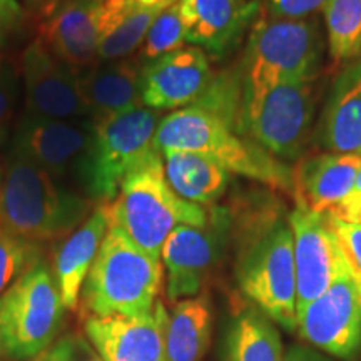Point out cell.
<instances>
[{
    "label": "cell",
    "instance_id": "obj_1",
    "mask_svg": "<svg viewBox=\"0 0 361 361\" xmlns=\"http://www.w3.org/2000/svg\"><path fill=\"white\" fill-rule=\"evenodd\" d=\"M238 283L256 310L286 331H296V271L293 231L278 209L256 211L238 252Z\"/></svg>",
    "mask_w": 361,
    "mask_h": 361
},
{
    "label": "cell",
    "instance_id": "obj_2",
    "mask_svg": "<svg viewBox=\"0 0 361 361\" xmlns=\"http://www.w3.org/2000/svg\"><path fill=\"white\" fill-rule=\"evenodd\" d=\"M92 214V200L71 191L13 149L0 186V229L29 243L66 236Z\"/></svg>",
    "mask_w": 361,
    "mask_h": 361
},
{
    "label": "cell",
    "instance_id": "obj_3",
    "mask_svg": "<svg viewBox=\"0 0 361 361\" xmlns=\"http://www.w3.org/2000/svg\"><path fill=\"white\" fill-rule=\"evenodd\" d=\"M154 144L161 154L192 152L214 161L229 174L245 176L266 186L290 192L291 171L252 139H245L226 121L200 106H189L164 116Z\"/></svg>",
    "mask_w": 361,
    "mask_h": 361
},
{
    "label": "cell",
    "instance_id": "obj_4",
    "mask_svg": "<svg viewBox=\"0 0 361 361\" xmlns=\"http://www.w3.org/2000/svg\"><path fill=\"white\" fill-rule=\"evenodd\" d=\"M109 226H116L135 246L161 259L166 239L180 224L202 226L207 207L180 200L169 186L159 151L139 162L121 184L114 201L106 202Z\"/></svg>",
    "mask_w": 361,
    "mask_h": 361
},
{
    "label": "cell",
    "instance_id": "obj_5",
    "mask_svg": "<svg viewBox=\"0 0 361 361\" xmlns=\"http://www.w3.org/2000/svg\"><path fill=\"white\" fill-rule=\"evenodd\" d=\"M323 39L314 19H261L251 27L243 57V109L258 106L271 87L314 80L322 66ZM243 116V117H245Z\"/></svg>",
    "mask_w": 361,
    "mask_h": 361
},
{
    "label": "cell",
    "instance_id": "obj_6",
    "mask_svg": "<svg viewBox=\"0 0 361 361\" xmlns=\"http://www.w3.org/2000/svg\"><path fill=\"white\" fill-rule=\"evenodd\" d=\"M162 263L135 246L116 226L85 278L80 300L89 316H139L152 311L162 286Z\"/></svg>",
    "mask_w": 361,
    "mask_h": 361
},
{
    "label": "cell",
    "instance_id": "obj_7",
    "mask_svg": "<svg viewBox=\"0 0 361 361\" xmlns=\"http://www.w3.org/2000/svg\"><path fill=\"white\" fill-rule=\"evenodd\" d=\"M64 314L56 278L35 264L0 296L2 350L17 360L44 353L59 333Z\"/></svg>",
    "mask_w": 361,
    "mask_h": 361
},
{
    "label": "cell",
    "instance_id": "obj_8",
    "mask_svg": "<svg viewBox=\"0 0 361 361\" xmlns=\"http://www.w3.org/2000/svg\"><path fill=\"white\" fill-rule=\"evenodd\" d=\"M162 117L159 111L139 106L96 124L87 179L89 200L111 202L119 194L126 176L157 151L154 137Z\"/></svg>",
    "mask_w": 361,
    "mask_h": 361
},
{
    "label": "cell",
    "instance_id": "obj_9",
    "mask_svg": "<svg viewBox=\"0 0 361 361\" xmlns=\"http://www.w3.org/2000/svg\"><path fill=\"white\" fill-rule=\"evenodd\" d=\"M316 109L314 80H293L271 87L245 116L247 134L271 156L303 157Z\"/></svg>",
    "mask_w": 361,
    "mask_h": 361
},
{
    "label": "cell",
    "instance_id": "obj_10",
    "mask_svg": "<svg viewBox=\"0 0 361 361\" xmlns=\"http://www.w3.org/2000/svg\"><path fill=\"white\" fill-rule=\"evenodd\" d=\"M94 137L96 124L92 119L61 121L29 114L16 130L13 149L56 179H72L85 191Z\"/></svg>",
    "mask_w": 361,
    "mask_h": 361
},
{
    "label": "cell",
    "instance_id": "obj_11",
    "mask_svg": "<svg viewBox=\"0 0 361 361\" xmlns=\"http://www.w3.org/2000/svg\"><path fill=\"white\" fill-rule=\"evenodd\" d=\"M298 335L316 350L353 360L361 348V296L343 258L333 283L298 313Z\"/></svg>",
    "mask_w": 361,
    "mask_h": 361
},
{
    "label": "cell",
    "instance_id": "obj_12",
    "mask_svg": "<svg viewBox=\"0 0 361 361\" xmlns=\"http://www.w3.org/2000/svg\"><path fill=\"white\" fill-rule=\"evenodd\" d=\"M228 228V213L214 207L206 224H180L169 234L162 246L161 263L166 269V293L171 303L202 291L223 251Z\"/></svg>",
    "mask_w": 361,
    "mask_h": 361
},
{
    "label": "cell",
    "instance_id": "obj_13",
    "mask_svg": "<svg viewBox=\"0 0 361 361\" xmlns=\"http://www.w3.org/2000/svg\"><path fill=\"white\" fill-rule=\"evenodd\" d=\"M25 102L30 116L44 119H90L79 72L61 61L40 39L22 54Z\"/></svg>",
    "mask_w": 361,
    "mask_h": 361
},
{
    "label": "cell",
    "instance_id": "obj_14",
    "mask_svg": "<svg viewBox=\"0 0 361 361\" xmlns=\"http://www.w3.org/2000/svg\"><path fill=\"white\" fill-rule=\"evenodd\" d=\"M288 219L295 247L298 316L301 310L328 290L345 255L326 214L295 207L288 214Z\"/></svg>",
    "mask_w": 361,
    "mask_h": 361
},
{
    "label": "cell",
    "instance_id": "obj_15",
    "mask_svg": "<svg viewBox=\"0 0 361 361\" xmlns=\"http://www.w3.org/2000/svg\"><path fill=\"white\" fill-rule=\"evenodd\" d=\"M168 310L157 300L146 314L87 316L84 331L102 361H168Z\"/></svg>",
    "mask_w": 361,
    "mask_h": 361
},
{
    "label": "cell",
    "instance_id": "obj_16",
    "mask_svg": "<svg viewBox=\"0 0 361 361\" xmlns=\"http://www.w3.org/2000/svg\"><path fill=\"white\" fill-rule=\"evenodd\" d=\"M213 84L209 59L200 47H183L147 62L141 69L142 106L178 111L196 106Z\"/></svg>",
    "mask_w": 361,
    "mask_h": 361
},
{
    "label": "cell",
    "instance_id": "obj_17",
    "mask_svg": "<svg viewBox=\"0 0 361 361\" xmlns=\"http://www.w3.org/2000/svg\"><path fill=\"white\" fill-rule=\"evenodd\" d=\"M186 42L213 56H224L255 24L258 0H179Z\"/></svg>",
    "mask_w": 361,
    "mask_h": 361
},
{
    "label": "cell",
    "instance_id": "obj_18",
    "mask_svg": "<svg viewBox=\"0 0 361 361\" xmlns=\"http://www.w3.org/2000/svg\"><path fill=\"white\" fill-rule=\"evenodd\" d=\"M102 0H67L44 22L40 40L74 71H84L99 57Z\"/></svg>",
    "mask_w": 361,
    "mask_h": 361
},
{
    "label": "cell",
    "instance_id": "obj_19",
    "mask_svg": "<svg viewBox=\"0 0 361 361\" xmlns=\"http://www.w3.org/2000/svg\"><path fill=\"white\" fill-rule=\"evenodd\" d=\"M360 168L361 156L355 154L323 152L298 159L291 171L296 207L328 214L350 192Z\"/></svg>",
    "mask_w": 361,
    "mask_h": 361
},
{
    "label": "cell",
    "instance_id": "obj_20",
    "mask_svg": "<svg viewBox=\"0 0 361 361\" xmlns=\"http://www.w3.org/2000/svg\"><path fill=\"white\" fill-rule=\"evenodd\" d=\"M79 85L94 123L142 106L141 69L133 61H102L79 71Z\"/></svg>",
    "mask_w": 361,
    "mask_h": 361
},
{
    "label": "cell",
    "instance_id": "obj_21",
    "mask_svg": "<svg viewBox=\"0 0 361 361\" xmlns=\"http://www.w3.org/2000/svg\"><path fill=\"white\" fill-rule=\"evenodd\" d=\"M109 229L106 202L97 207L59 247L54 258V278L64 308L75 310L84 281Z\"/></svg>",
    "mask_w": 361,
    "mask_h": 361
},
{
    "label": "cell",
    "instance_id": "obj_22",
    "mask_svg": "<svg viewBox=\"0 0 361 361\" xmlns=\"http://www.w3.org/2000/svg\"><path fill=\"white\" fill-rule=\"evenodd\" d=\"M322 141L328 152L361 156V62L338 75L323 112Z\"/></svg>",
    "mask_w": 361,
    "mask_h": 361
},
{
    "label": "cell",
    "instance_id": "obj_23",
    "mask_svg": "<svg viewBox=\"0 0 361 361\" xmlns=\"http://www.w3.org/2000/svg\"><path fill=\"white\" fill-rule=\"evenodd\" d=\"M162 159L166 179L180 200L206 207L214 204L228 189L231 174L204 156L166 152Z\"/></svg>",
    "mask_w": 361,
    "mask_h": 361
},
{
    "label": "cell",
    "instance_id": "obj_24",
    "mask_svg": "<svg viewBox=\"0 0 361 361\" xmlns=\"http://www.w3.org/2000/svg\"><path fill=\"white\" fill-rule=\"evenodd\" d=\"M209 298L197 295L174 303L166 333L168 361H202L211 345Z\"/></svg>",
    "mask_w": 361,
    "mask_h": 361
},
{
    "label": "cell",
    "instance_id": "obj_25",
    "mask_svg": "<svg viewBox=\"0 0 361 361\" xmlns=\"http://www.w3.org/2000/svg\"><path fill=\"white\" fill-rule=\"evenodd\" d=\"M224 351V361H283L284 356L278 328L256 308H246L234 316Z\"/></svg>",
    "mask_w": 361,
    "mask_h": 361
},
{
    "label": "cell",
    "instance_id": "obj_26",
    "mask_svg": "<svg viewBox=\"0 0 361 361\" xmlns=\"http://www.w3.org/2000/svg\"><path fill=\"white\" fill-rule=\"evenodd\" d=\"M328 49L335 61L361 54V0H328L323 7Z\"/></svg>",
    "mask_w": 361,
    "mask_h": 361
},
{
    "label": "cell",
    "instance_id": "obj_27",
    "mask_svg": "<svg viewBox=\"0 0 361 361\" xmlns=\"http://www.w3.org/2000/svg\"><path fill=\"white\" fill-rule=\"evenodd\" d=\"M166 8H168L166 6H149L130 11L102 37L101 45H99V59L101 61H121L137 51L146 39L151 25Z\"/></svg>",
    "mask_w": 361,
    "mask_h": 361
},
{
    "label": "cell",
    "instance_id": "obj_28",
    "mask_svg": "<svg viewBox=\"0 0 361 361\" xmlns=\"http://www.w3.org/2000/svg\"><path fill=\"white\" fill-rule=\"evenodd\" d=\"M186 47V30L180 17L179 2L166 8L151 25L141 45V59L146 62Z\"/></svg>",
    "mask_w": 361,
    "mask_h": 361
},
{
    "label": "cell",
    "instance_id": "obj_29",
    "mask_svg": "<svg viewBox=\"0 0 361 361\" xmlns=\"http://www.w3.org/2000/svg\"><path fill=\"white\" fill-rule=\"evenodd\" d=\"M35 264H39L37 245L0 229V296Z\"/></svg>",
    "mask_w": 361,
    "mask_h": 361
},
{
    "label": "cell",
    "instance_id": "obj_30",
    "mask_svg": "<svg viewBox=\"0 0 361 361\" xmlns=\"http://www.w3.org/2000/svg\"><path fill=\"white\" fill-rule=\"evenodd\" d=\"M338 241H340L343 255H345L348 268L361 296V224H348L343 221L331 219Z\"/></svg>",
    "mask_w": 361,
    "mask_h": 361
},
{
    "label": "cell",
    "instance_id": "obj_31",
    "mask_svg": "<svg viewBox=\"0 0 361 361\" xmlns=\"http://www.w3.org/2000/svg\"><path fill=\"white\" fill-rule=\"evenodd\" d=\"M179 0H102L101 11V34L102 37L114 27L117 22L128 16L130 11L137 7L149 6H173ZM102 40V39H101Z\"/></svg>",
    "mask_w": 361,
    "mask_h": 361
},
{
    "label": "cell",
    "instance_id": "obj_32",
    "mask_svg": "<svg viewBox=\"0 0 361 361\" xmlns=\"http://www.w3.org/2000/svg\"><path fill=\"white\" fill-rule=\"evenodd\" d=\"M328 0H266L269 16L273 19H308L318 11H323Z\"/></svg>",
    "mask_w": 361,
    "mask_h": 361
},
{
    "label": "cell",
    "instance_id": "obj_33",
    "mask_svg": "<svg viewBox=\"0 0 361 361\" xmlns=\"http://www.w3.org/2000/svg\"><path fill=\"white\" fill-rule=\"evenodd\" d=\"M326 216L348 224H361V168L356 174L350 192Z\"/></svg>",
    "mask_w": 361,
    "mask_h": 361
},
{
    "label": "cell",
    "instance_id": "obj_34",
    "mask_svg": "<svg viewBox=\"0 0 361 361\" xmlns=\"http://www.w3.org/2000/svg\"><path fill=\"white\" fill-rule=\"evenodd\" d=\"M16 75L13 69L0 59V130L6 128L16 104Z\"/></svg>",
    "mask_w": 361,
    "mask_h": 361
},
{
    "label": "cell",
    "instance_id": "obj_35",
    "mask_svg": "<svg viewBox=\"0 0 361 361\" xmlns=\"http://www.w3.org/2000/svg\"><path fill=\"white\" fill-rule=\"evenodd\" d=\"M22 17L24 13L17 0H0V45L6 44L19 29Z\"/></svg>",
    "mask_w": 361,
    "mask_h": 361
},
{
    "label": "cell",
    "instance_id": "obj_36",
    "mask_svg": "<svg viewBox=\"0 0 361 361\" xmlns=\"http://www.w3.org/2000/svg\"><path fill=\"white\" fill-rule=\"evenodd\" d=\"M283 361H326L318 351L306 346H291L283 356Z\"/></svg>",
    "mask_w": 361,
    "mask_h": 361
},
{
    "label": "cell",
    "instance_id": "obj_37",
    "mask_svg": "<svg viewBox=\"0 0 361 361\" xmlns=\"http://www.w3.org/2000/svg\"><path fill=\"white\" fill-rule=\"evenodd\" d=\"M49 358L54 361H72L74 360V345L69 340H62L59 345L54 346V348L47 353ZM87 361H102L101 358H90Z\"/></svg>",
    "mask_w": 361,
    "mask_h": 361
},
{
    "label": "cell",
    "instance_id": "obj_38",
    "mask_svg": "<svg viewBox=\"0 0 361 361\" xmlns=\"http://www.w3.org/2000/svg\"><path fill=\"white\" fill-rule=\"evenodd\" d=\"M42 361H54V360H52V358H49V356H47V355H45V356H44V360H42Z\"/></svg>",
    "mask_w": 361,
    "mask_h": 361
},
{
    "label": "cell",
    "instance_id": "obj_39",
    "mask_svg": "<svg viewBox=\"0 0 361 361\" xmlns=\"http://www.w3.org/2000/svg\"><path fill=\"white\" fill-rule=\"evenodd\" d=\"M0 351H2V335H0Z\"/></svg>",
    "mask_w": 361,
    "mask_h": 361
}]
</instances>
